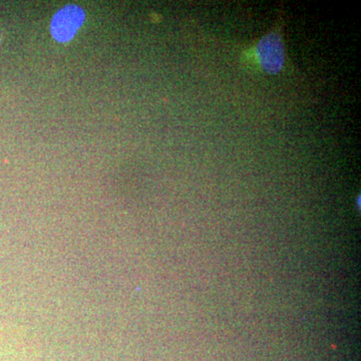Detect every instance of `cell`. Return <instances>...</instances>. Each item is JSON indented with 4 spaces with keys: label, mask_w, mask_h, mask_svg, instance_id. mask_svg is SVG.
Returning <instances> with one entry per match:
<instances>
[{
    "label": "cell",
    "mask_w": 361,
    "mask_h": 361,
    "mask_svg": "<svg viewBox=\"0 0 361 361\" xmlns=\"http://www.w3.org/2000/svg\"><path fill=\"white\" fill-rule=\"evenodd\" d=\"M254 56L261 70L271 75H276L284 68L286 61L282 23L261 37L254 47Z\"/></svg>",
    "instance_id": "cell-1"
},
{
    "label": "cell",
    "mask_w": 361,
    "mask_h": 361,
    "mask_svg": "<svg viewBox=\"0 0 361 361\" xmlns=\"http://www.w3.org/2000/svg\"><path fill=\"white\" fill-rule=\"evenodd\" d=\"M85 20V11L78 6L61 8L52 18L51 32L54 39L66 42L73 39Z\"/></svg>",
    "instance_id": "cell-2"
}]
</instances>
